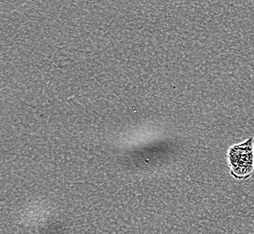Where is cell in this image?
<instances>
[{"label": "cell", "instance_id": "obj_1", "mask_svg": "<svg viewBox=\"0 0 254 234\" xmlns=\"http://www.w3.org/2000/svg\"><path fill=\"white\" fill-rule=\"evenodd\" d=\"M227 164L230 175L236 180H247L254 176V139L253 137L229 147L227 151Z\"/></svg>", "mask_w": 254, "mask_h": 234}]
</instances>
